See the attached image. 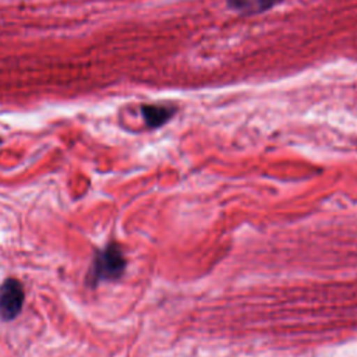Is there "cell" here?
Listing matches in <instances>:
<instances>
[{"mask_svg":"<svg viewBox=\"0 0 357 357\" xmlns=\"http://www.w3.org/2000/svg\"><path fill=\"white\" fill-rule=\"evenodd\" d=\"M126 269V258L123 255L121 248L110 243L103 250L98 251L92 268L89 271V280L91 284L95 286L103 280H114L123 275Z\"/></svg>","mask_w":357,"mask_h":357,"instance_id":"obj_1","label":"cell"},{"mask_svg":"<svg viewBox=\"0 0 357 357\" xmlns=\"http://www.w3.org/2000/svg\"><path fill=\"white\" fill-rule=\"evenodd\" d=\"M24 287L14 278L6 279L0 284V318L4 321L14 319L22 310Z\"/></svg>","mask_w":357,"mask_h":357,"instance_id":"obj_2","label":"cell"},{"mask_svg":"<svg viewBox=\"0 0 357 357\" xmlns=\"http://www.w3.org/2000/svg\"><path fill=\"white\" fill-rule=\"evenodd\" d=\"M142 117L146 123L148 127L151 128H158L167 123L173 114H174V107L172 105H144L141 107Z\"/></svg>","mask_w":357,"mask_h":357,"instance_id":"obj_3","label":"cell"},{"mask_svg":"<svg viewBox=\"0 0 357 357\" xmlns=\"http://www.w3.org/2000/svg\"><path fill=\"white\" fill-rule=\"evenodd\" d=\"M280 1L282 0H227V6L236 13L250 15L264 13Z\"/></svg>","mask_w":357,"mask_h":357,"instance_id":"obj_4","label":"cell"}]
</instances>
